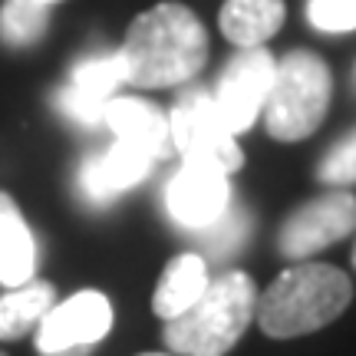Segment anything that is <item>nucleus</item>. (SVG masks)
<instances>
[{
  "instance_id": "1",
  "label": "nucleus",
  "mask_w": 356,
  "mask_h": 356,
  "mask_svg": "<svg viewBox=\"0 0 356 356\" xmlns=\"http://www.w3.org/2000/svg\"><path fill=\"white\" fill-rule=\"evenodd\" d=\"M119 56L129 86H185L208 63V30L185 3H155L129 24Z\"/></svg>"
},
{
  "instance_id": "2",
  "label": "nucleus",
  "mask_w": 356,
  "mask_h": 356,
  "mask_svg": "<svg viewBox=\"0 0 356 356\" xmlns=\"http://www.w3.org/2000/svg\"><path fill=\"white\" fill-rule=\"evenodd\" d=\"M353 300V284L340 267L297 261L257 297L254 320L270 340H291L327 327Z\"/></svg>"
},
{
  "instance_id": "3",
  "label": "nucleus",
  "mask_w": 356,
  "mask_h": 356,
  "mask_svg": "<svg viewBox=\"0 0 356 356\" xmlns=\"http://www.w3.org/2000/svg\"><path fill=\"white\" fill-rule=\"evenodd\" d=\"M257 310V287L251 274L225 270L208 280L195 304L165 320L162 340L178 356H228L244 330L251 327Z\"/></svg>"
},
{
  "instance_id": "4",
  "label": "nucleus",
  "mask_w": 356,
  "mask_h": 356,
  "mask_svg": "<svg viewBox=\"0 0 356 356\" xmlns=\"http://www.w3.org/2000/svg\"><path fill=\"white\" fill-rule=\"evenodd\" d=\"M333 76L314 50H291L274 66V83L264 102V126L270 139L300 142L314 136L330 109Z\"/></svg>"
},
{
  "instance_id": "5",
  "label": "nucleus",
  "mask_w": 356,
  "mask_h": 356,
  "mask_svg": "<svg viewBox=\"0 0 356 356\" xmlns=\"http://www.w3.org/2000/svg\"><path fill=\"white\" fill-rule=\"evenodd\" d=\"M168 129H172V149L181 155V162H208L228 175L244 165L238 136L221 119L211 89H188L172 106Z\"/></svg>"
},
{
  "instance_id": "6",
  "label": "nucleus",
  "mask_w": 356,
  "mask_h": 356,
  "mask_svg": "<svg viewBox=\"0 0 356 356\" xmlns=\"http://www.w3.org/2000/svg\"><path fill=\"white\" fill-rule=\"evenodd\" d=\"M274 66L277 60L267 47H248V50L234 53L228 66L221 70L211 89V99L234 136L248 132L261 119L270 83H274Z\"/></svg>"
},
{
  "instance_id": "7",
  "label": "nucleus",
  "mask_w": 356,
  "mask_h": 356,
  "mask_svg": "<svg viewBox=\"0 0 356 356\" xmlns=\"http://www.w3.org/2000/svg\"><path fill=\"white\" fill-rule=\"evenodd\" d=\"M356 228V198L350 191L337 188L320 198H310L297 211L284 218L277 231V251L291 261H307L317 251L350 238Z\"/></svg>"
},
{
  "instance_id": "8",
  "label": "nucleus",
  "mask_w": 356,
  "mask_h": 356,
  "mask_svg": "<svg viewBox=\"0 0 356 356\" xmlns=\"http://www.w3.org/2000/svg\"><path fill=\"white\" fill-rule=\"evenodd\" d=\"M113 330V304L99 291H79L53 304L37 327V350L43 356H86Z\"/></svg>"
},
{
  "instance_id": "9",
  "label": "nucleus",
  "mask_w": 356,
  "mask_h": 356,
  "mask_svg": "<svg viewBox=\"0 0 356 356\" xmlns=\"http://www.w3.org/2000/svg\"><path fill=\"white\" fill-rule=\"evenodd\" d=\"M231 204L228 172L208 162H181L165 188V208L181 228L202 231Z\"/></svg>"
},
{
  "instance_id": "10",
  "label": "nucleus",
  "mask_w": 356,
  "mask_h": 356,
  "mask_svg": "<svg viewBox=\"0 0 356 356\" xmlns=\"http://www.w3.org/2000/svg\"><path fill=\"white\" fill-rule=\"evenodd\" d=\"M122 83H126V70H122L119 50L96 53L73 66L70 83L56 92V106L66 119H73L79 126H96L102 122L106 102L113 99Z\"/></svg>"
},
{
  "instance_id": "11",
  "label": "nucleus",
  "mask_w": 356,
  "mask_h": 356,
  "mask_svg": "<svg viewBox=\"0 0 356 356\" xmlns=\"http://www.w3.org/2000/svg\"><path fill=\"white\" fill-rule=\"evenodd\" d=\"M102 122L113 129L119 142H129L152 155L155 162L165 159L172 149V129H168V113L159 109L155 102L139 99V96H113L102 109Z\"/></svg>"
},
{
  "instance_id": "12",
  "label": "nucleus",
  "mask_w": 356,
  "mask_h": 356,
  "mask_svg": "<svg viewBox=\"0 0 356 356\" xmlns=\"http://www.w3.org/2000/svg\"><path fill=\"white\" fill-rule=\"evenodd\" d=\"M152 165H155L152 155H145L136 145L115 139L113 149H106V152L83 162L79 185H83V195L92 198V202H113L115 195L139 185L142 178L152 172Z\"/></svg>"
},
{
  "instance_id": "13",
  "label": "nucleus",
  "mask_w": 356,
  "mask_h": 356,
  "mask_svg": "<svg viewBox=\"0 0 356 356\" xmlns=\"http://www.w3.org/2000/svg\"><path fill=\"white\" fill-rule=\"evenodd\" d=\"M37 274V241L13 195L0 191V287H20Z\"/></svg>"
},
{
  "instance_id": "14",
  "label": "nucleus",
  "mask_w": 356,
  "mask_h": 356,
  "mask_svg": "<svg viewBox=\"0 0 356 356\" xmlns=\"http://www.w3.org/2000/svg\"><path fill=\"white\" fill-rule=\"evenodd\" d=\"M208 261L195 251H185V254H175L165 264L162 277H159V287L152 293V310L155 317L162 320H175L178 314H185L198 297L208 287Z\"/></svg>"
},
{
  "instance_id": "15",
  "label": "nucleus",
  "mask_w": 356,
  "mask_h": 356,
  "mask_svg": "<svg viewBox=\"0 0 356 356\" xmlns=\"http://www.w3.org/2000/svg\"><path fill=\"white\" fill-rule=\"evenodd\" d=\"M284 0H225L221 13H218V26L221 33L238 47H264V40H270L284 26Z\"/></svg>"
},
{
  "instance_id": "16",
  "label": "nucleus",
  "mask_w": 356,
  "mask_h": 356,
  "mask_svg": "<svg viewBox=\"0 0 356 356\" xmlns=\"http://www.w3.org/2000/svg\"><path fill=\"white\" fill-rule=\"evenodd\" d=\"M56 304V287L50 280H26L20 287H7L0 297V340H20L37 330L47 310Z\"/></svg>"
},
{
  "instance_id": "17",
  "label": "nucleus",
  "mask_w": 356,
  "mask_h": 356,
  "mask_svg": "<svg viewBox=\"0 0 356 356\" xmlns=\"http://www.w3.org/2000/svg\"><path fill=\"white\" fill-rule=\"evenodd\" d=\"M50 26V3L40 0H3L0 40L7 47H33Z\"/></svg>"
},
{
  "instance_id": "18",
  "label": "nucleus",
  "mask_w": 356,
  "mask_h": 356,
  "mask_svg": "<svg viewBox=\"0 0 356 356\" xmlns=\"http://www.w3.org/2000/svg\"><path fill=\"white\" fill-rule=\"evenodd\" d=\"M248 231H251V218H248V211L231 202L228 208H225V215L215 218L211 225H204L198 234H202L204 248L211 251V257H228L241 248V241L248 238Z\"/></svg>"
},
{
  "instance_id": "19",
  "label": "nucleus",
  "mask_w": 356,
  "mask_h": 356,
  "mask_svg": "<svg viewBox=\"0 0 356 356\" xmlns=\"http://www.w3.org/2000/svg\"><path fill=\"white\" fill-rule=\"evenodd\" d=\"M307 20L323 33L356 30V0H307Z\"/></svg>"
},
{
  "instance_id": "20",
  "label": "nucleus",
  "mask_w": 356,
  "mask_h": 356,
  "mask_svg": "<svg viewBox=\"0 0 356 356\" xmlns=\"http://www.w3.org/2000/svg\"><path fill=\"white\" fill-rule=\"evenodd\" d=\"M317 178L327 181V185H337V188L353 185L356 181V132L340 139L330 152L323 155V162L317 168Z\"/></svg>"
},
{
  "instance_id": "21",
  "label": "nucleus",
  "mask_w": 356,
  "mask_h": 356,
  "mask_svg": "<svg viewBox=\"0 0 356 356\" xmlns=\"http://www.w3.org/2000/svg\"><path fill=\"white\" fill-rule=\"evenodd\" d=\"M40 3H50V7H53V3H60V0H40Z\"/></svg>"
},
{
  "instance_id": "22",
  "label": "nucleus",
  "mask_w": 356,
  "mask_h": 356,
  "mask_svg": "<svg viewBox=\"0 0 356 356\" xmlns=\"http://www.w3.org/2000/svg\"><path fill=\"white\" fill-rule=\"evenodd\" d=\"M139 356H165V353H139Z\"/></svg>"
},
{
  "instance_id": "23",
  "label": "nucleus",
  "mask_w": 356,
  "mask_h": 356,
  "mask_svg": "<svg viewBox=\"0 0 356 356\" xmlns=\"http://www.w3.org/2000/svg\"><path fill=\"white\" fill-rule=\"evenodd\" d=\"M353 267H356V244H353Z\"/></svg>"
},
{
  "instance_id": "24",
  "label": "nucleus",
  "mask_w": 356,
  "mask_h": 356,
  "mask_svg": "<svg viewBox=\"0 0 356 356\" xmlns=\"http://www.w3.org/2000/svg\"><path fill=\"white\" fill-rule=\"evenodd\" d=\"M0 356H7V353H0Z\"/></svg>"
}]
</instances>
